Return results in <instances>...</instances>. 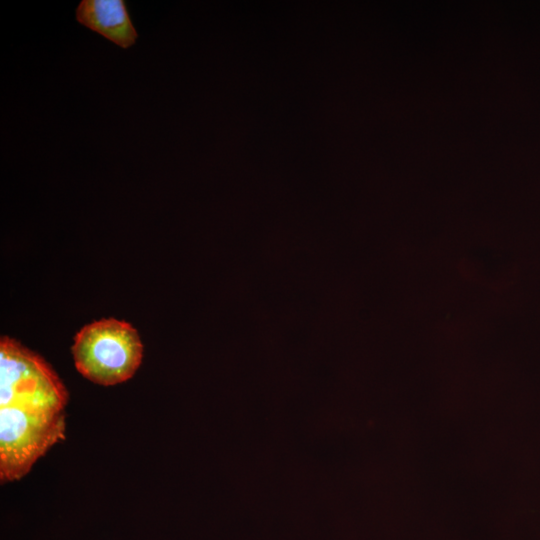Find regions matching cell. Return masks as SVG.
Segmentation results:
<instances>
[{"mask_svg": "<svg viewBox=\"0 0 540 540\" xmlns=\"http://www.w3.org/2000/svg\"><path fill=\"white\" fill-rule=\"evenodd\" d=\"M76 19L122 48L132 46L138 38L122 0H82L76 9Z\"/></svg>", "mask_w": 540, "mask_h": 540, "instance_id": "2", "label": "cell"}, {"mask_svg": "<svg viewBox=\"0 0 540 540\" xmlns=\"http://www.w3.org/2000/svg\"><path fill=\"white\" fill-rule=\"evenodd\" d=\"M71 350L82 376L111 386L134 375L142 360L143 346L130 324L111 318L84 326L76 334Z\"/></svg>", "mask_w": 540, "mask_h": 540, "instance_id": "1", "label": "cell"}]
</instances>
